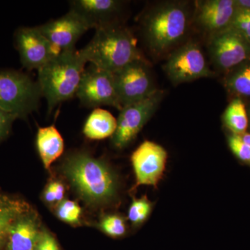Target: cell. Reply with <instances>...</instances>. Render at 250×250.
Returning <instances> with one entry per match:
<instances>
[{"instance_id": "obj_9", "label": "cell", "mask_w": 250, "mask_h": 250, "mask_svg": "<svg viewBox=\"0 0 250 250\" xmlns=\"http://www.w3.org/2000/svg\"><path fill=\"white\" fill-rule=\"evenodd\" d=\"M164 70L174 83L213 76L201 47L195 42H188L175 51L166 62Z\"/></svg>"}, {"instance_id": "obj_1", "label": "cell", "mask_w": 250, "mask_h": 250, "mask_svg": "<svg viewBox=\"0 0 250 250\" xmlns=\"http://www.w3.org/2000/svg\"><path fill=\"white\" fill-rule=\"evenodd\" d=\"M62 172L88 205L99 207L114 200L118 180L106 162L86 152L73 153L65 159Z\"/></svg>"}, {"instance_id": "obj_29", "label": "cell", "mask_w": 250, "mask_h": 250, "mask_svg": "<svg viewBox=\"0 0 250 250\" xmlns=\"http://www.w3.org/2000/svg\"><path fill=\"white\" fill-rule=\"evenodd\" d=\"M235 3L236 9L250 10V0H237Z\"/></svg>"}, {"instance_id": "obj_12", "label": "cell", "mask_w": 250, "mask_h": 250, "mask_svg": "<svg viewBox=\"0 0 250 250\" xmlns=\"http://www.w3.org/2000/svg\"><path fill=\"white\" fill-rule=\"evenodd\" d=\"M14 42L23 66L29 70H39L57 55L38 27H20L15 32Z\"/></svg>"}, {"instance_id": "obj_10", "label": "cell", "mask_w": 250, "mask_h": 250, "mask_svg": "<svg viewBox=\"0 0 250 250\" xmlns=\"http://www.w3.org/2000/svg\"><path fill=\"white\" fill-rule=\"evenodd\" d=\"M209 51L215 65L228 70L250 58V42L238 31L228 27L213 33Z\"/></svg>"}, {"instance_id": "obj_23", "label": "cell", "mask_w": 250, "mask_h": 250, "mask_svg": "<svg viewBox=\"0 0 250 250\" xmlns=\"http://www.w3.org/2000/svg\"><path fill=\"white\" fill-rule=\"evenodd\" d=\"M56 213L62 221L70 225H77L80 222L82 208L76 202L62 200L57 206Z\"/></svg>"}, {"instance_id": "obj_8", "label": "cell", "mask_w": 250, "mask_h": 250, "mask_svg": "<svg viewBox=\"0 0 250 250\" xmlns=\"http://www.w3.org/2000/svg\"><path fill=\"white\" fill-rule=\"evenodd\" d=\"M113 76L122 107L147 98L156 90L144 60L128 64Z\"/></svg>"}, {"instance_id": "obj_4", "label": "cell", "mask_w": 250, "mask_h": 250, "mask_svg": "<svg viewBox=\"0 0 250 250\" xmlns=\"http://www.w3.org/2000/svg\"><path fill=\"white\" fill-rule=\"evenodd\" d=\"M188 21L187 9L178 3H166L153 10L144 24L150 48L156 53L168 50L185 34Z\"/></svg>"}, {"instance_id": "obj_24", "label": "cell", "mask_w": 250, "mask_h": 250, "mask_svg": "<svg viewBox=\"0 0 250 250\" xmlns=\"http://www.w3.org/2000/svg\"><path fill=\"white\" fill-rule=\"evenodd\" d=\"M100 228L106 234L113 238L124 236L126 233L125 219L119 215H105L100 222Z\"/></svg>"}, {"instance_id": "obj_5", "label": "cell", "mask_w": 250, "mask_h": 250, "mask_svg": "<svg viewBox=\"0 0 250 250\" xmlns=\"http://www.w3.org/2000/svg\"><path fill=\"white\" fill-rule=\"evenodd\" d=\"M42 96L40 87L27 74L14 70H0V108L26 119L39 108Z\"/></svg>"}, {"instance_id": "obj_30", "label": "cell", "mask_w": 250, "mask_h": 250, "mask_svg": "<svg viewBox=\"0 0 250 250\" xmlns=\"http://www.w3.org/2000/svg\"><path fill=\"white\" fill-rule=\"evenodd\" d=\"M240 136L247 146L250 148V134L245 133V134H242Z\"/></svg>"}, {"instance_id": "obj_31", "label": "cell", "mask_w": 250, "mask_h": 250, "mask_svg": "<svg viewBox=\"0 0 250 250\" xmlns=\"http://www.w3.org/2000/svg\"><path fill=\"white\" fill-rule=\"evenodd\" d=\"M248 120H249V123H250V107L249 108V111H248Z\"/></svg>"}, {"instance_id": "obj_26", "label": "cell", "mask_w": 250, "mask_h": 250, "mask_svg": "<svg viewBox=\"0 0 250 250\" xmlns=\"http://www.w3.org/2000/svg\"><path fill=\"white\" fill-rule=\"evenodd\" d=\"M228 144L234 155L240 160L250 162V148L238 135L232 134L228 138Z\"/></svg>"}, {"instance_id": "obj_20", "label": "cell", "mask_w": 250, "mask_h": 250, "mask_svg": "<svg viewBox=\"0 0 250 250\" xmlns=\"http://www.w3.org/2000/svg\"><path fill=\"white\" fill-rule=\"evenodd\" d=\"M224 124L233 134L241 135L246 133L249 125L248 113L245 104L241 99H234L223 113Z\"/></svg>"}, {"instance_id": "obj_2", "label": "cell", "mask_w": 250, "mask_h": 250, "mask_svg": "<svg viewBox=\"0 0 250 250\" xmlns=\"http://www.w3.org/2000/svg\"><path fill=\"white\" fill-rule=\"evenodd\" d=\"M95 30L89 43L79 51L87 62L113 74L131 62L144 60L127 28L113 22Z\"/></svg>"}, {"instance_id": "obj_21", "label": "cell", "mask_w": 250, "mask_h": 250, "mask_svg": "<svg viewBox=\"0 0 250 250\" xmlns=\"http://www.w3.org/2000/svg\"><path fill=\"white\" fill-rule=\"evenodd\" d=\"M226 86L237 95L250 97V63L243 65L227 79Z\"/></svg>"}, {"instance_id": "obj_6", "label": "cell", "mask_w": 250, "mask_h": 250, "mask_svg": "<svg viewBox=\"0 0 250 250\" xmlns=\"http://www.w3.org/2000/svg\"><path fill=\"white\" fill-rule=\"evenodd\" d=\"M163 98V92L156 90L147 98L123 107L112 136L113 146L123 149L129 145L150 119Z\"/></svg>"}, {"instance_id": "obj_22", "label": "cell", "mask_w": 250, "mask_h": 250, "mask_svg": "<svg viewBox=\"0 0 250 250\" xmlns=\"http://www.w3.org/2000/svg\"><path fill=\"white\" fill-rule=\"evenodd\" d=\"M152 208V203L146 195L139 199L134 198L129 207L128 218L133 225L138 226L147 220Z\"/></svg>"}, {"instance_id": "obj_17", "label": "cell", "mask_w": 250, "mask_h": 250, "mask_svg": "<svg viewBox=\"0 0 250 250\" xmlns=\"http://www.w3.org/2000/svg\"><path fill=\"white\" fill-rule=\"evenodd\" d=\"M36 146L44 167L47 170L62 155L64 141L54 125L39 127L36 136Z\"/></svg>"}, {"instance_id": "obj_14", "label": "cell", "mask_w": 250, "mask_h": 250, "mask_svg": "<svg viewBox=\"0 0 250 250\" xmlns=\"http://www.w3.org/2000/svg\"><path fill=\"white\" fill-rule=\"evenodd\" d=\"M116 0H75L70 2V11L84 21L90 29H95L113 22L112 18L121 9Z\"/></svg>"}, {"instance_id": "obj_15", "label": "cell", "mask_w": 250, "mask_h": 250, "mask_svg": "<svg viewBox=\"0 0 250 250\" xmlns=\"http://www.w3.org/2000/svg\"><path fill=\"white\" fill-rule=\"evenodd\" d=\"M37 213L31 209L19 217L10 229L5 250H34L41 231Z\"/></svg>"}, {"instance_id": "obj_7", "label": "cell", "mask_w": 250, "mask_h": 250, "mask_svg": "<svg viewBox=\"0 0 250 250\" xmlns=\"http://www.w3.org/2000/svg\"><path fill=\"white\" fill-rule=\"evenodd\" d=\"M76 96L81 103L89 107L110 106L121 110L114 76L111 72L91 65L85 69L81 78Z\"/></svg>"}, {"instance_id": "obj_16", "label": "cell", "mask_w": 250, "mask_h": 250, "mask_svg": "<svg viewBox=\"0 0 250 250\" xmlns=\"http://www.w3.org/2000/svg\"><path fill=\"white\" fill-rule=\"evenodd\" d=\"M233 0H208L200 4L197 21L207 30L215 33L229 26L236 12Z\"/></svg>"}, {"instance_id": "obj_13", "label": "cell", "mask_w": 250, "mask_h": 250, "mask_svg": "<svg viewBox=\"0 0 250 250\" xmlns=\"http://www.w3.org/2000/svg\"><path fill=\"white\" fill-rule=\"evenodd\" d=\"M38 28L50 42L57 54L76 50L77 41L90 29L84 21L71 11Z\"/></svg>"}, {"instance_id": "obj_11", "label": "cell", "mask_w": 250, "mask_h": 250, "mask_svg": "<svg viewBox=\"0 0 250 250\" xmlns=\"http://www.w3.org/2000/svg\"><path fill=\"white\" fill-rule=\"evenodd\" d=\"M167 159V153L160 145L150 141L141 143L131 156L136 177L134 188L157 187L165 172Z\"/></svg>"}, {"instance_id": "obj_3", "label": "cell", "mask_w": 250, "mask_h": 250, "mask_svg": "<svg viewBox=\"0 0 250 250\" xmlns=\"http://www.w3.org/2000/svg\"><path fill=\"white\" fill-rule=\"evenodd\" d=\"M87 62L79 51L54 56L38 70V83L50 113L59 104L74 98Z\"/></svg>"}, {"instance_id": "obj_28", "label": "cell", "mask_w": 250, "mask_h": 250, "mask_svg": "<svg viewBox=\"0 0 250 250\" xmlns=\"http://www.w3.org/2000/svg\"><path fill=\"white\" fill-rule=\"evenodd\" d=\"M17 119L16 116L0 108V143L9 136L13 123Z\"/></svg>"}, {"instance_id": "obj_25", "label": "cell", "mask_w": 250, "mask_h": 250, "mask_svg": "<svg viewBox=\"0 0 250 250\" xmlns=\"http://www.w3.org/2000/svg\"><path fill=\"white\" fill-rule=\"evenodd\" d=\"M229 27L238 31L250 42V10L236 9Z\"/></svg>"}, {"instance_id": "obj_19", "label": "cell", "mask_w": 250, "mask_h": 250, "mask_svg": "<svg viewBox=\"0 0 250 250\" xmlns=\"http://www.w3.org/2000/svg\"><path fill=\"white\" fill-rule=\"evenodd\" d=\"M117 127V120L107 110H93L85 121L83 132L91 140H102L113 136Z\"/></svg>"}, {"instance_id": "obj_27", "label": "cell", "mask_w": 250, "mask_h": 250, "mask_svg": "<svg viewBox=\"0 0 250 250\" xmlns=\"http://www.w3.org/2000/svg\"><path fill=\"white\" fill-rule=\"evenodd\" d=\"M34 250H59L55 238L45 230L41 231Z\"/></svg>"}, {"instance_id": "obj_18", "label": "cell", "mask_w": 250, "mask_h": 250, "mask_svg": "<svg viewBox=\"0 0 250 250\" xmlns=\"http://www.w3.org/2000/svg\"><path fill=\"white\" fill-rule=\"evenodd\" d=\"M31 209L29 204L22 199L0 193V250L7 243L14 222Z\"/></svg>"}]
</instances>
